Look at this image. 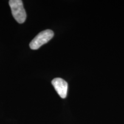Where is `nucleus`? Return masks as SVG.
<instances>
[{"instance_id": "nucleus-1", "label": "nucleus", "mask_w": 124, "mask_h": 124, "mask_svg": "<svg viewBox=\"0 0 124 124\" xmlns=\"http://www.w3.org/2000/svg\"><path fill=\"white\" fill-rule=\"evenodd\" d=\"M13 17L20 24L24 23L27 18V14L21 0H10L9 1Z\"/></svg>"}, {"instance_id": "nucleus-2", "label": "nucleus", "mask_w": 124, "mask_h": 124, "mask_svg": "<svg viewBox=\"0 0 124 124\" xmlns=\"http://www.w3.org/2000/svg\"><path fill=\"white\" fill-rule=\"evenodd\" d=\"M54 36V32L50 29L43 31L36 36L29 44V46L32 49H38L43 44L48 42Z\"/></svg>"}, {"instance_id": "nucleus-3", "label": "nucleus", "mask_w": 124, "mask_h": 124, "mask_svg": "<svg viewBox=\"0 0 124 124\" xmlns=\"http://www.w3.org/2000/svg\"><path fill=\"white\" fill-rule=\"evenodd\" d=\"M52 85L62 98H65L67 95L68 83L63 79L56 78L52 81Z\"/></svg>"}]
</instances>
